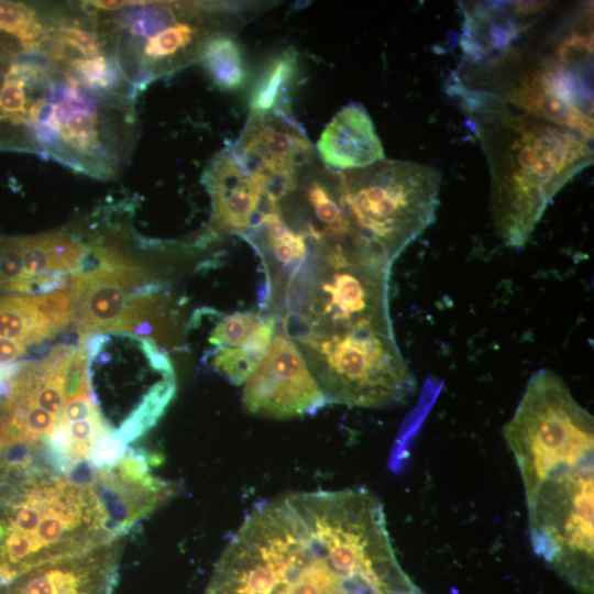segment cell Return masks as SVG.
<instances>
[{"mask_svg": "<svg viewBox=\"0 0 594 594\" xmlns=\"http://www.w3.org/2000/svg\"><path fill=\"white\" fill-rule=\"evenodd\" d=\"M0 31L13 35L24 47L30 48L37 44L42 26L28 6L0 0Z\"/></svg>", "mask_w": 594, "mask_h": 594, "instance_id": "obj_19", "label": "cell"}, {"mask_svg": "<svg viewBox=\"0 0 594 594\" xmlns=\"http://www.w3.org/2000/svg\"><path fill=\"white\" fill-rule=\"evenodd\" d=\"M20 274L12 293L37 295L64 286L70 275L85 268L89 251L67 233H46L16 239Z\"/></svg>", "mask_w": 594, "mask_h": 594, "instance_id": "obj_14", "label": "cell"}, {"mask_svg": "<svg viewBox=\"0 0 594 594\" xmlns=\"http://www.w3.org/2000/svg\"><path fill=\"white\" fill-rule=\"evenodd\" d=\"M0 586H1V584H0Z\"/></svg>", "mask_w": 594, "mask_h": 594, "instance_id": "obj_24", "label": "cell"}, {"mask_svg": "<svg viewBox=\"0 0 594 594\" xmlns=\"http://www.w3.org/2000/svg\"><path fill=\"white\" fill-rule=\"evenodd\" d=\"M297 73V55L284 51L271 58L256 79L250 95L251 113H266L283 105Z\"/></svg>", "mask_w": 594, "mask_h": 594, "instance_id": "obj_17", "label": "cell"}, {"mask_svg": "<svg viewBox=\"0 0 594 594\" xmlns=\"http://www.w3.org/2000/svg\"><path fill=\"white\" fill-rule=\"evenodd\" d=\"M94 256L96 262L67 279L76 297L78 343L98 333L135 331L158 302L160 287L135 264L103 248Z\"/></svg>", "mask_w": 594, "mask_h": 594, "instance_id": "obj_8", "label": "cell"}, {"mask_svg": "<svg viewBox=\"0 0 594 594\" xmlns=\"http://www.w3.org/2000/svg\"><path fill=\"white\" fill-rule=\"evenodd\" d=\"M73 64L84 84L95 89H107L118 78L116 68L102 56L78 58Z\"/></svg>", "mask_w": 594, "mask_h": 594, "instance_id": "obj_21", "label": "cell"}, {"mask_svg": "<svg viewBox=\"0 0 594 594\" xmlns=\"http://www.w3.org/2000/svg\"><path fill=\"white\" fill-rule=\"evenodd\" d=\"M63 40L66 44L82 53L86 57L99 52V42L97 37L87 31L79 29H68L65 31Z\"/></svg>", "mask_w": 594, "mask_h": 594, "instance_id": "obj_22", "label": "cell"}, {"mask_svg": "<svg viewBox=\"0 0 594 594\" xmlns=\"http://www.w3.org/2000/svg\"><path fill=\"white\" fill-rule=\"evenodd\" d=\"M215 316L202 362L230 383L241 385L267 351L276 333L275 319L250 311Z\"/></svg>", "mask_w": 594, "mask_h": 594, "instance_id": "obj_13", "label": "cell"}, {"mask_svg": "<svg viewBox=\"0 0 594 594\" xmlns=\"http://www.w3.org/2000/svg\"><path fill=\"white\" fill-rule=\"evenodd\" d=\"M200 59L213 84L221 89L237 90L246 81L242 50L227 33L209 37L200 50Z\"/></svg>", "mask_w": 594, "mask_h": 594, "instance_id": "obj_16", "label": "cell"}, {"mask_svg": "<svg viewBox=\"0 0 594 594\" xmlns=\"http://www.w3.org/2000/svg\"><path fill=\"white\" fill-rule=\"evenodd\" d=\"M476 66L466 65L457 84L535 118L593 139L591 65L575 64L528 46L497 51Z\"/></svg>", "mask_w": 594, "mask_h": 594, "instance_id": "obj_7", "label": "cell"}, {"mask_svg": "<svg viewBox=\"0 0 594 594\" xmlns=\"http://www.w3.org/2000/svg\"><path fill=\"white\" fill-rule=\"evenodd\" d=\"M30 77L12 65L0 87V119L20 122L28 113L26 81Z\"/></svg>", "mask_w": 594, "mask_h": 594, "instance_id": "obj_20", "label": "cell"}, {"mask_svg": "<svg viewBox=\"0 0 594 594\" xmlns=\"http://www.w3.org/2000/svg\"><path fill=\"white\" fill-rule=\"evenodd\" d=\"M440 183L433 166L386 158L341 170L340 197L356 252L391 265L433 222Z\"/></svg>", "mask_w": 594, "mask_h": 594, "instance_id": "obj_5", "label": "cell"}, {"mask_svg": "<svg viewBox=\"0 0 594 594\" xmlns=\"http://www.w3.org/2000/svg\"><path fill=\"white\" fill-rule=\"evenodd\" d=\"M389 268L318 244L286 274L282 328L328 402L380 408L416 391L392 326Z\"/></svg>", "mask_w": 594, "mask_h": 594, "instance_id": "obj_1", "label": "cell"}, {"mask_svg": "<svg viewBox=\"0 0 594 594\" xmlns=\"http://www.w3.org/2000/svg\"><path fill=\"white\" fill-rule=\"evenodd\" d=\"M147 1H92L91 4L95 8L101 9V10H116L128 6H134V4H146Z\"/></svg>", "mask_w": 594, "mask_h": 594, "instance_id": "obj_23", "label": "cell"}, {"mask_svg": "<svg viewBox=\"0 0 594 594\" xmlns=\"http://www.w3.org/2000/svg\"><path fill=\"white\" fill-rule=\"evenodd\" d=\"M85 345L92 398L105 422L128 446L150 430L172 402V362L153 340L130 332L98 333Z\"/></svg>", "mask_w": 594, "mask_h": 594, "instance_id": "obj_6", "label": "cell"}, {"mask_svg": "<svg viewBox=\"0 0 594 594\" xmlns=\"http://www.w3.org/2000/svg\"><path fill=\"white\" fill-rule=\"evenodd\" d=\"M524 484L535 553L593 594L594 419L553 371L535 372L503 427Z\"/></svg>", "mask_w": 594, "mask_h": 594, "instance_id": "obj_2", "label": "cell"}, {"mask_svg": "<svg viewBox=\"0 0 594 594\" xmlns=\"http://www.w3.org/2000/svg\"><path fill=\"white\" fill-rule=\"evenodd\" d=\"M123 536L64 556L1 584L0 594H113Z\"/></svg>", "mask_w": 594, "mask_h": 594, "instance_id": "obj_11", "label": "cell"}, {"mask_svg": "<svg viewBox=\"0 0 594 594\" xmlns=\"http://www.w3.org/2000/svg\"><path fill=\"white\" fill-rule=\"evenodd\" d=\"M90 486L119 536H124L175 492L170 482L152 472L146 453L130 447L116 462L96 466Z\"/></svg>", "mask_w": 594, "mask_h": 594, "instance_id": "obj_12", "label": "cell"}, {"mask_svg": "<svg viewBox=\"0 0 594 594\" xmlns=\"http://www.w3.org/2000/svg\"><path fill=\"white\" fill-rule=\"evenodd\" d=\"M199 29L189 22L174 21L155 32L144 45V55L153 61L178 56L198 40Z\"/></svg>", "mask_w": 594, "mask_h": 594, "instance_id": "obj_18", "label": "cell"}, {"mask_svg": "<svg viewBox=\"0 0 594 594\" xmlns=\"http://www.w3.org/2000/svg\"><path fill=\"white\" fill-rule=\"evenodd\" d=\"M327 403L297 344L284 333H275L244 382V408L256 416L287 419L312 414Z\"/></svg>", "mask_w": 594, "mask_h": 594, "instance_id": "obj_10", "label": "cell"}, {"mask_svg": "<svg viewBox=\"0 0 594 594\" xmlns=\"http://www.w3.org/2000/svg\"><path fill=\"white\" fill-rule=\"evenodd\" d=\"M491 174L494 228L510 248L528 241L552 198L593 162L592 140L453 84Z\"/></svg>", "mask_w": 594, "mask_h": 594, "instance_id": "obj_3", "label": "cell"}, {"mask_svg": "<svg viewBox=\"0 0 594 594\" xmlns=\"http://www.w3.org/2000/svg\"><path fill=\"white\" fill-rule=\"evenodd\" d=\"M94 488L31 447H0V584L118 537Z\"/></svg>", "mask_w": 594, "mask_h": 594, "instance_id": "obj_4", "label": "cell"}, {"mask_svg": "<svg viewBox=\"0 0 594 594\" xmlns=\"http://www.w3.org/2000/svg\"><path fill=\"white\" fill-rule=\"evenodd\" d=\"M320 161L336 170L360 169L385 160L382 142L366 109L343 107L323 129L316 148Z\"/></svg>", "mask_w": 594, "mask_h": 594, "instance_id": "obj_15", "label": "cell"}, {"mask_svg": "<svg viewBox=\"0 0 594 594\" xmlns=\"http://www.w3.org/2000/svg\"><path fill=\"white\" fill-rule=\"evenodd\" d=\"M74 345L20 364L0 392V447H47L66 405V373Z\"/></svg>", "mask_w": 594, "mask_h": 594, "instance_id": "obj_9", "label": "cell"}]
</instances>
